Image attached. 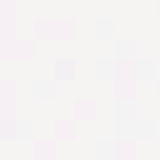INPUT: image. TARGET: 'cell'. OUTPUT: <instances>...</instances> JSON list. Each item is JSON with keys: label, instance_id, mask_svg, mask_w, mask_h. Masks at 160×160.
<instances>
[{"label": "cell", "instance_id": "obj_1", "mask_svg": "<svg viewBox=\"0 0 160 160\" xmlns=\"http://www.w3.org/2000/svg\"><path fill=\"white\" fill-rule=\"evenodd\" d=\"M155 132H158L155 120H132L130 118V125L128 128H118V135L120 138H135V140H152Z\"/></svg>", "mask_w": 160, "mask_h": 160}, {"label": "cell", "instance_id": "obj_2", "mask_svg": "<svg viewBox=\"0 0 160 160\" xmlns=\"http://www.w3.org/2000/svg\"><path fill=\"white\" fill-rule=\"evenodd\" d=\"M135 75L142 78V80L155 78V62H152V60H140V62L135 65Z\"/></svg>", "mask_w": 160, "mask_h": 160}, {"label": "cell", "instance_id": "obj_3", "mask_svg": "<svg viewBox=\"0 0 160 160\" xmlns=\"http://www.w3.org/2000/svg\"><path fill=\"white\" fill-rule=\"evenodd\" d=\"M98 152H100L102 158H112V155H115V145H112V142H100V145H98Z\"/></svg>", "mask_w": 160, "mask_h": 160}, {"label": "cell", "instance_id": "obj_4", "mask_svg": "<svg viewBox=\"0 0 160 160\" xmlns=\"http://www.w3.org/2000/svg\"><path fill=\"white\" fill-rule=\"evenodd\" d=\"M120 55H132V42H130V45H128V42L120 45Z\"/></svg>", "mask_w": 160, "mask_h": 160}, {"label": "cell", "instance_id": "obj_5", "mask_svg": "<svg viewBox=\"0 0 160 160\" xmlns=\"http://www.w3.org/2000/svg\"><path fill=\"white\" fill-rule=\"evenodd\" d=\"M155 95L160 98V80H155Z\"/></svg>", "mask_w": 160, "mask_h": 160}, {"label": "cell", "instance_id": "obj_6", "mask_svg": "<svg viewBox=\"0 0 160 160\" xmlns=\"http://www.w3.org/2000/svg\"><path fill=\"white\" fill-rule=\"evenodd\" d=\"M120 160H130V158H120Z\"/></svg>", "mask_w": 160, "mask_h": 160}]
</instances>
